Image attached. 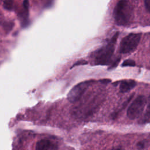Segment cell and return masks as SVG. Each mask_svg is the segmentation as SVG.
<instances>
[{
  "label": "cell",
  "mask_w": 150,
  "mask_h": 150,
  "mask_svg": "<svg viewBox=\"0 0 150 150\" xmlns=\"http://www.w3.org/2000/svg\"><path fill=\"white\" fill-rule=\"evenodd\" d=\"M137 86V82L134 80H123L120 84V91L122 93H127Z\"/></svg>",
  "instance_id": "7"
},
{
  "label": "cell",
  "mask_w": 150,
  "mask_h": 150,
  "mask_svg": "<svg viewBox=\"0 0 150 150\" xmlns=\"http://www.w3.org/2000/svg\"><path fill=\"white\" fill-rule=\"evenodd\" d=\"M100 82H101L103 84H107V83L111 82V80L110 79H101V80H100Z\"/></svg>",
  "instance_id": "16"
},
{
  "label": "cell",
  "mask_w": 150,
  "mask_h": 150,
  "mask_svg": "<svg viewBox=\"0 0 150 150\" xmlns=\"http://www.w3.org/2000/svg\"><path fill=\"white\" fill-rule=\"evenodd\" d=\"M57 148L56 144L47 139L39 141L36 145V150H57Z\"/></svg>",
  "instance_id": "6"
},
{
  "label": "cell",
  "mask_w": 150,
  "mask_h": 150,
  "mask_svg": "<svg viewBox=\"0 0 150 150\" xmlns=\"http://www.w3.org/2000/svg\"><path fill=\"white\" fill-rule=\"evenodd\" d=\"M87 63H87V62H86V61H85V60H80V61L77 62L76 63L73 64V66L71 67V68H73V67L76 66H79V65H84V64H87Z\"/></svg>",
  "instance_id": "13"
},
{
  "label": "cell",
  "mask_w": 150,
  "mask_h": 150,
  "mask_svg": "<svg viewBox=\"0 0 150 150\" xmlns=\"http://www.w3.org/2000/svg\"><path fill=\"white\" fill-rule=\"evenodd\" d=\"M94 80H87L78 83L74 86L67 94V100L71 103L79 100L89 86L94 83Z\"/></svg>",
  "instance_id": "5"
},
{
  "label": "cell",
  "mask_w": 150,
  "mask_h": 150,
  "mask_svg": "<svg viewBox=\"0 0 150 150\" xmlns=\"http://www.w3.org/2000/svg\"><path fill=\"white\" fill-rule=\"evenodd\" d=\"M149 119V104H148L147 107V110H146V112L144 114L142 120H141V123H146L148 122Z\"/></svg>",
  "instance_id": "11"
},
{
  "label": "cell",
  "mask_w": 150,
  "mask_h": 150,
  "mask_svg": "<svg viewBox=\"0 0 150 150\" xmlns=\"http://www.w3.org/2000/svg\"><path fill=\"white\" fill-rule=\"evenodd\" d=\"M119 35V32H117L111 38L108 43L93 52L91 55L93 62L96 65H108L115 50V44Z\"/></svg>",
  "instance_id": "2"
},
{
  "label": "cell",
  "mask_w": 150,
  "mask_h": 150,
  "mask_svg": "<svg viewBox=\"0 0 150 150\" xmlns=\"http://www.w3.org/2000/svg\"><path fill=\"white\" fill-rule=\"evenodd\" d=\"M112 150H120V149H112Z\"/></svg>",
  "instance_id": "17"
},
{
  "label": "cell",
  "mask_w": 150,
  "mask_h": 150,
  "mask_svg": "<svg viewBox=\"0 0 150 150\" xmlns=\"http://www.w3.org/2000/svg\"><path fill=\"white\" fill-rule=\"evenodd\" d=\"M145 3V6L148 11V12H150V0H145L144 1Z\"/></svg>",
  "instance_id": "14"
},
{
  "label": "cell",
  "mask_w": 150,
  "mask_h": 150,
  "mask_svg": "<svg viewBox=\"0 0 150 150\" xmlns=\"http://www.w3.org/2000/svg\"><path fill=\"white\" fill-rule=\"evenodd\" d=\"M120 58H118V59H117L114 62H113V63H112L111 64V65L108 67V70H111V69H114V68H115L117 66H118V63H120Z\"/></svg>",
  "instance_id": "12"
},
{
  "label": "cell",
  "mask_w": 150,
  "mask_h": 150,
  "mask_svg": "<svg viewBox=\"0 0 150 150\" xmlns=\"http://www.w3.org/2000/svg\"><path fill=\"white\" fill-rule=\"evenodd\" d=\"M146 104V98L144 96L140 95L136 97L127 109V115L130 120L139 117L143 112Z\"/></svg>",
  "instance_id": "4"
},
{
  "label": "cell",
  "mask_w": 150,
  "mask_h": 150,
  "mask_svg": "<svg viewBox=\"0 0 150 150\" xmlns=\"http://www.w3.org/2000/svg\"><path fill=\"white\" fill-rule=\"evenodd\" d=\"M113 16L115 23L118 26L130 25L134 19V8L131 3L127 0L118 1L114 8Z\"/></svg>",
  "instance_id": "1"
},
{
  "label": "cell",
  "mask_w": 150,
  "mask_h": 150,
  "mask_svg": "<svg viewBox=\"0 0 150 150\" xmlns=\"http://www.w3.org/2000/svg\"><path fill=\"white\" fill-rule=\"evenodd\" d=\"M23 11H21L19 17L22 19V24L23 26H26L28 24V18L29 16V2L24 1L23 2Z\"/></svg>",
  "instance_id": "8"
},
{
  "label": "cell",
  "mask_w": 150,
  "mask_h": 150,
  "mask_svg": "<svg viewBox=\"0 0 150 150\" xmlns=\"http://www.w3.org/2000/svg\"><path fill=\"white\" fill-rule=\"evenodd\" d=\"M145 142H142V141H141L139 142H138V144H137V146L138 148L139 149H142V148H145Z\"/></svg>",
  "instance_id": "15"
},
{
  "label": "cell",
  "mask_w": 150,
  "mask_h": 150,
  "mask_svg": "<svg viewBox=\"0 0 150 150\" xmlns=\"http://www.w3.org/2000/svg\"><path fill=\"white\" fill-rule=\"evenodd\" d=\"M135 66V62L131 59L125 60L121 64L122 67H134Z\"/></svg>",
  "instance_id": "10"
},
{
  "label": "cell",
  "mask_w": 150,
  "mask_h": 150,
  "mask_svg": "<svg viewBox=\"0 0 150 150\" xmlns=\"http://www.w3.org/2000/svg\"><path fill=\"white\" fill-rule=\"evenodd\" d=\"M4 8L8 11H12L13 9V2L12 1H5L3 4Z\"/></svg>",
  "instance_id": "9"
},
{
  "label": "cell",
  "mask_w": 150,
  "mask_h": 150,
  "mask_svg": "<svg viewBox=\"0 0 150 150\" xmlns=\"http://www.w3.org/2000/svg\"><path fill=\"white\" fill-rule=\"evenodd\" d=\"M141 38V33H131L125 36L120 42V52L122 54L133 52L137 48Z\"/></svg>",
  "instance_id": "3"
}]
</instances>
